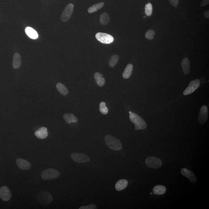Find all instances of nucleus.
<instances>
[{
    "mask_svg": "<svg viewBox=\"0 0 209 209\" xmlns=\"http://www.w3.org/2000/svg\"><path fill=\"white\" fill-rule=\"evenodd\" d=\"M104 142L110 149L118 151L122 148V144L119 139L111 135H108L104 138Z\"/></svg>",
    "mask_w": 209,
    "mask_h": 209,
    "instance_id": "nucleus-1",
    "label": "nucleus"
},
{
    "mask_svg": "<svg viewBox=\"0 0 209 209\" xmlns=\"http://www.w3.org/2000/svg\"><path fill=\"white\" fill-rule=\"evenodd\" d=\"M129 118L131 122L135 125L136 130L145 129L146 128L147 125L145 121L137 114L131 112L130 114Z\"/></svg>",
    "mask_w": 209,
    "mask_h": 209,
    "instance_id": "nucleus-2",
    "label": "nucleus"
},
{
    "mask_svg": "<svg viewBox=\"0 0 209 209\" xmlns=\"http://www.w3.org/2000/svg\"><path fill=\"white\" fill-rule=\"evenodd\" d=\"M38 202L45 206L49 205L53 201L51 194L48 192L42 191L38 193L36 196Z\"/></svg>",
    "mask_w": 209,
    "mask_h": 209,
    "instance_id": "nucleus-3",
    "label": "nucleus"
},
{
    "mask_svg": "<svg viewBox=\"0 0 209 209\" xmlns=\"http://www.w3.org/2000/svg\"><path fill=\"white\" fill-rule=\"evenodd\" d=\"M60 173L58 170L53 169H49L43 171L41 177L45 180L54 179L59 176Z\"/></svg>",
    "mask_w": 209,
    "mask_h": 209,
    "instance_id": "nucleus-4",
    "label": "nucleus"
},
{
    "mask_svg": "<svg viewBox=\"0 0 209 209\" xmlns=\"http://www.w3.org/2000/svg\"><path fill=\"white\" fill-rule=\"evenodd\" d=\"M145 163L148 167L152 169L159 168L162 165V161L161 160L154 156H150L147 158Z\"/></svg>",
    "mask_w": 209,
    "mask_h": 209,
    "instance_id": "nucleus-5",
    "label": "nucleus"
},
{
    "mask_svg": "<svg viewBox=\"0 0 209 209\" xmlns=\"http://www.w3.org/2000/svg\"><path fill=\"white\" fill-rule=\"evenodd\" d=\"M95 37L98 41L103 44H110L114 41L113 36L106 33H98L95 35Z\"/></svg>",
    "mask_w": 209,
    "mask_h": 209,
    "instance_id": "nucleus-6",
    "label": "nucleus"
},
{
    "mask_svg": "<svg viewBox=\"0 0 209 209\" xmlns=\"http://www.w3.org/2000/svg\"><path fill=\"white\" fill-rule=\"evenodd\" d=\"M74 6L72 4H69L66 6L61 15V20L63 22L67 21L72 16L73 12Z\"/></svg>",
    "mask_w": 209,
    "mask_h": 209,
    "instance_id": "nucleus-7",
    "label": "nucleus"
},
{
    "mask_svg": "<svg viewBox=\"0 0 209 209\" xmlns=\"http://www.w3.org/2000/svg\"><path fill=\"white\" fill-rule=\"evenodd\" d=\"M71 158L75 162L84 163L90 161L89 157L81 153H75L71 155Z\"/></svg>",
    "mask_w": 209,
    "mask_h": 209,
    "instance_id": "nucleus-8",
    "label": "nucleus"
},
{
    "mask_svg": "<svg viewBox=\"0 0 209 209\" xmlns=\"http://www.w3.org/2000/svg\"><path fill=\"white\" fill-rule=\"evenodd\" d=\"M200 84V81L198 79L192 81L190 83L189 86L183 91V94L186 95L194 92L198 88Z\"/></svg>",
    "mask_w": 209,
    "mask_h": 209,
    "instance_id": "nucleus-9",
    "label": "nucleus"
},
{
    "mask_svg": "<svg viewBox=\"0 0 209 209\" xmlns=\"http://www.w3.org/2000/svg\"><path fill=\"white\" fill-rule=\"evenodd\" d=\"M208 111L207 106L203 105L200 109L198 116V122L200 124H203L208 119Z\"/></svg>",
    "mask_w": 209,
    "mask_h": 209,
    "instance_id": "nucleus-10",
    "label": "nucleus"
},
{
    "mask_svg": "<svg viewBox=\"0 0 209 209\" xmlns=\"http://www.w3.org/2000/svg\"><path fill=\"white\" fill-rule=\"evenodd\" d=\"M12 194L9 188L7 186H3L0 188V198L4 202L10 200Z\"/></svg>",
    "mask_w": 209,
    "mask_h": 209,
    "instance_id": "nucleus-11",
    "label": "nucleus"
},
{
    "mask_svg": "<svg viewBox=\"0 0 209 209\" xmlns=\"http://www.w3.org/2000/svg\"><path fill=\"white\" fill-rule=\"evenodd\" d=\"M16 164L18 167L22 170H27L31 168V165L30 163L26 160L21 158H17Z\"/></svg>",
    "mask_w": 209,
    "mask_h": 209,
    "instance_id": "nucleus-12",
    "label": "nucleus"
},
{
    "mask_svg": "<svg viewBox=\"0 0 209 209\" xmlns=\"http://www.w3.org/2000/svg\"><path fill=\"white\" fill-rule=\"evenodd\" d=\"M181 174L188 179L191 183H194L197 181V178L191 170L186 168H183L180 171Z\"/></svg>",
    "mask_w": 209,
    "mask_h": 209,
    "instance_id": "nucleus-13",
    "label": "nucleus"
},
{
    "mask_svg": "<svg viewBox=\"0 0 209 209\" xmlns=\"http://www.w3.org/2000/svg\"><path fill=\"white\" fill-rule=\"evenodd\" d=\"M35 135L38 138L45 139L48 135V131L46 128L42 127L35 132Z\"/></svg>",
    "mask_w": 209,
    "mask_h": 209,
    "instance_id": "nucleus-14",
    "label": "nucleus"
},
{
    "mask_svg": "<svg viewBox=\"0 0 209 209\" xmlns=\"http://www.w3.org/2000/svg\"><path fill=\"white\" fill-rule=\"evenodd\" d=\"M21 64V57L19 53H15L13 55L12 66L14 68L18 69Z\"/></svg>",
    "mask_w": 209,
    "mask_h": 209,
    "instance_id": "nucleus-15",
    "label": "nucleus"
},
{
    "mask_svg": "<svg viewBox=\"0 0 209 209\" xmlns=\"http://www.w3.org/2000/svg\"><path fill=\"white\" fill-rule=\"evenodd\" d=\"M181 66L184 74H189L190 71V64L189 60L188 58H185L181 62Z\"/></svg>",
    "mask_w": 209,
    "mask_h": 209,
    "instance_id": "nucleus-16",
    "label": "nucleus"
},
{
    "mask_svg": "<svg viewBox=\"0 0 209 209\" xmlns=\"http://www.w3.org/2000/svg\"><path fill=\"white\" fill-rule=\"evenodd\" d=\"M25 32L27 35L31 39H36L39 37L37 31L33 28L27 27L25 29Z\"/></svg>",
    "mask_w": 209,
    "mask_h": 209,
    "instance_id": "nucleus-17",
    "label": "nucleus"
},
{
    "mask_svg": "<svg viewBox=\"0 0 209 209\" xmlns=\"http://www.w3.org/2000/svg\"><path fill=\"white\" fill-rule=\"evenodd\" d=\"M128 185V181L126 180L121 179L118 180L115 184V188L117 191H120L124 189Z\"/></svg>",
    "mask_w": 209,
    "mask_h": 209,
    "instance_id": "nucleus-18",
    "label": "nucleus"
},
{
    "mask_svg": "<svg viewBox=\"0 0 209 209\" xmlns=\"http://www.w3.org/2000/svg\"><path fill=\"white\" fill-rule=\"evenodd\" d=\"M94 77L96 83L98 86L102 87L105 84V80L102 74L99 72H96L95 74Z\"/></svg>",
    "mask_w": 209,
    "mask_h": 209,
    "instance_id": "nucleus-19",
    "label": "nucleus"
},
{
    "mask_svg": "<svg viewBox=\"0 0 209 209\" xmlns=\"http://www.w3.org/2000/svg\"><path fill=\"white\" fill-rule=\"evenodd\" d=\"M65 121L68 124H71L72 123H77V119L74 115L71 114H66L63 116Z\"/></svg>",
    "mask_w": 209,
    "mask_h": 209,
    "instance_id": "nucleus-20",
    "label": "nucleus"
},
{
    "mask_svg": "<svg viewBox=\"0 0 209 209\" xmlns=\"http://www.w3.org/2000/svg\"><path fill=\"white\" fill-rule=\"evenodd\" d=\"M133 71V65L132 64H129L127 66L126 68L123 71V78L128 79L129 78L132 74Z\"/></svg>",
    "mask_w": 209,
    "mask_h": 209,
    "instance_id": "nucleus-21",
    "label": "nucleus"
},
{
    "mask_svg": "<svg viewBox=\"0 0 209 209\" xmlns=\"http://www.w3.org/2000/svg\"><path fill=\"white\" fill-rule=\"evenodd\" d=\"M153 193L156 195H162L166 191V188L163 185H157L153 188Z\"/></svg>",
    "mask_w": 209,
    "mask_h": 209,
    "instance_id": "nucleus-22",
    "label": "nucleus"
},
{
    "mask_svg": "<svg viewBox=\"0 0 209 209\" xmlns=\"http://www.w3.org/2000/svg\"><path fill=\"white\" fill-rule=\"evenodd\" d=\"M100 21L101 25H107L110 22V19L109 14L107 12H104L100 15Z\"/></svg>",
    "mask_w": 209,
    "mask_h": 209,
    "instance_id": "nucleus-23",
    "label": "nucleus"
},
{
    "mask_svg": "<svg viewBox=\"0 0 209 209\" xmlns=\"http://www.w3.org/2000/svg\"><path fill=\"white\" fill-rule=\"evenodd\" d=\"M57 89L60 93L63 95H67L69 91L67 89L64 85L61 83H58L56 85Z\"/></svg>",
    "mask_w": 209,
    "mask_h": 209,
    "instance_id": "nucleus-24",
    "label": "nucleus"
},
{
    "mask_svg": "<svg viewBox=\"0 0 209 209\" xmlns=\"http://www.w3.org/2000/svg\"><path fill=\"white\" fill-rule=\"evenodd\" d=\"M104 5V3L103 2L97 3L89 8L88 12L89 13H93L102 8Z\"/></svg>",
    "mask_w": 209,
    "mask_h": 209,
    "instance_id": "nucleus-25",
    "label": "nucleus"
},
{
    "mask_svg": "<svg viewBox=\"0 0 209 209\" xmlns=\"http://www.w3.org/2000/svg\"><path fill=\"white\" fill-rule=\"evenodd\" d=\"M119 59V56L118 55H112L111 59L109 61V66L110 67H113L116 65Z\"/></svg>",
    "mask_w": 209,
    "mask_h": 209,
    "instance_id": "nucleus-26",
    "label": "nucleus"
},
{
    "mask_svg": "<svg viewBox=\"0 0 209 209\" xmlns=\"http://www.w3.org/2000/svg\"><path fill=\"white\" fill-rule=\"evenodd\" d=\"M100 111L103 114L106 115L108 113V109L106 107L105 102H101L99 105Z\"/></svg>",
    "mask_w": 209,
    "mask_h": 209,
    "instance_id": "nucleus-27",
    "label": "nucleus"
},
{
    "mask_svg": "<svg viewBox=\"0 0 209 209\" xmlns=\"http://www.w3.org/2000/svg\"><path fill=\"white\" fill-rule=\"evenodd\" d=\"M153 7L151 3H148L146 5L145 13L147 16H150L152 13Z\"/></svg>",
    "mask_w": 209,
    "mask_h": 209,
    "instance_id": "nucleus-28",
    "label": "nucleus"
},
{
    "mask_svg": "<svg viewBox=\"0 0 209 209\" xmlns=\"http://www.w3.org/2000/svg\"><path fill=\"white\" fill-rule=\"evenodd\" d=\"M155 35H156V34H155V31L153 30H149L146 33L145 36L147 39H150V40H151L154 38Z\"/></svg>",
    "mask_w": 209,
    "mask_h": 209,
    "instance_id": "nucleus-29",
    "label": "nucleus"
},
{
    "mask_svg": "<svg viewBox=\"0 0 209 209\" xmlns=\"http://www.w3.org/2000/svg\"><path fill=\"white\" fill-rule=\"evenodd\" d=\"M79 209H97V207H96L95 205H94V204H92V205H89L86 206H83L81 207L80 208H79Z\"/></svg>",
    "mask_w": 209,
    "mask_h": 209,
    "instance_id": "nucleus-30",
    "label": "nucleus"
},
{
    "mask_svg": "<svg viewBox=\"0 0 209 209\" xmlns=\"http://www.w3.org/2000/svg\"><path fill=\"white\" fill-rule=\"evenodd\" d=\"M169 2L172 6L177 7L179 4V0H169Z\"/></svg>",
    "mask_w": 209,
    "mask_h": 209,
    "instance_id": "nucleus-31",
    "label": "nucleus"
},
{
    "mask_svg": "<svg viewBox=\"0 0 209 209\" xmlns=\"http://www.w3.org/2000/svg\"><path fill=\"white\" fill-rule=\"evenodd\" d=\"M209 3V0H202L200 3V6L201 7H204V6L208 5Z\"/></svg>",
    "mask_w": 209,
    "mask_h": 209,
    "instance_id": "nucleus-32",
    "label": "nucleus"
},
{
    "mask_svg": "<svg viewBox=\"0 0 209 209\" xmlns=\"http://www.w3.org/2000/svg\"><path fill=\"white\" fill-rule=\"evenodd\" d=\"M204 16H205L206 18L208 19L209 18V10L205 11L204 12Z\"/></svg>",
    "mask_w": 209,
    "mask_h": 209,
    "instance_id": "nucleus-33",
    "label": "nucleus"
},
{
    "mask_svg": "<svg viewBox=\"0 0 209 209\" xmlns=\"http://www.w3.org/2000/svg\"><path fill=\"white\" fill-rule=\"evenodd\" d=\"M131 112H131V111H130V112H129V114H131Z\"/></svg>",
    "mask_w": 209,
    "mask_h": 209,
    "instance_id": "nucleus-34",
    "label": "nucleus"
}]
</instances>
